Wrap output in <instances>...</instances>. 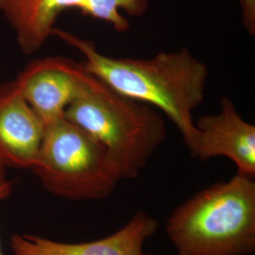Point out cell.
<instances>
[{
	"instance_id": "obj_5",
	"label": "cell",
	"mask_w": 255,
	"mask_h": 255,
	"mask_svg": "<svg viewBox=\"0 0 255 255\" xmlns=\"http://www.w3.org/2000/svg\"><path fill=\"white\" fill-rule=\"evenodd\" d=\"M146 7L147 0H0V10L15 29L19 45L27 53L35 52L45 43L64 9H81L84 14L110 23L122 32L129 25L119 9L137 16L143 14Z\"/></svg>"
},
{
	"instance_id": "obj_8",
	"label": "cell",
	"mask_w": 255,
	"mask_h": 255,
	"mask_svg": "<svg viewBox=\"0 0 255 255\" xmlns=\"http://www.w3.org/2000/svg\"><path fill=\"white\" fill-rule=\"evenodd\" d=\"M158 227L153 217L139 211L124 227L101 239L64 243L30 235H13L10 248L14 255H144L143 247Z\"/></svg>"
},
{
	"instance_id": "obj_13",
	"label": "cell",
	"mask_w": 255,
	"mask_h": 255,
	"mask_svg": "<svg viewBox=\"0 0 255 255\" xmlns=\"http://www.w3.org/2000/svg\"><path fill=\"white\" fill-rule=\"evenodd\" d=\"M144 255H156L154 254H145Z\"/></svg>"
},
{
	"instance_id": "obj_9",
	"label": "cell",
	"mask_w": 255,
	"mask_h": 255,
	"mask_svg": "<svg viewBox=\"0 0 255 255\" xmlns=\"http://www.w3.org/2000/svg\"><path fill=\"white\" fill-rule=\"evenodd\" d=\"M45 125L25 100L16 81L0 85V159L4 165L31 169Z\"/></svg>"
},
{
	"instance_id": "obj_7",
	"label": "cell",
	"mask_w": 255,
	"mask_h": 255,
	"mask_svg": "<svg viewBox=\"0 0 255 255\" xmlns=\"http://www.w3.org/2000/svg\"><path fill=\"white\" fill-rule=\"evenodd\" d=\"M218 115L202 117L191 154L201 160L224 156L237 165V173L255 178V127L240 117L228 98L221 100Z\"/></svg>"
},
{
	"instance_id": "obj_2",
	"label": "cell",
	"mask_w": 255,
	"mask_h": 255,
	"mask_svg": "<svg viewBox=\"0 0 255 255\" xmlns=\"http://www.w3.org/2000/svg\"><path fill=\"white\" fill-rule=\"evenodd\" d=\"M165 233L178 255H251L255 252V182L237 173L179 205Z\"/></svg>"
},
{
	"instance_id": "obj_10",
	"label": "cell",
	"mask_w": 255,
	"mask_h": 255,
	"mask_svg": "<svg viewBox=\"0 0 255 255\" xmlns=\"http://www.w3.org/2000/svg\"><path fill=\"white\" fill-rule=\"evenodd\" d=\"M242 9L243 24L250 34L255 33V0H238Z\"/></svg>"
},
{
	"instance_id": "obj_1",
	"label": "cell",
	"mask_w": 255,
	"mask_h": 255,
	"mask_svg": "<svg viewBox=\"0 0 255 255\" xmlns=\"http://www.w3.org/2000/svg\"><path fill=\"white\" fill-rule=\"evenodd\" d=\"M77 48L87 72L120 95L163 111L191 151L199 136L193 111L201 104L208 79L206 64L187 48L161 52L149 60L118 59L101 53L94 43L53 28L52 33Z\"/></svg>"
},
{
	"instance_id": "obj_12",
	"label": "cell",
	"mask_w": 255,
	"mask_h": 255,
	"mask_svg": "<svg viewBox=\"0 0 255 255\" xmlns=\"http://www.w3.org/2000/svg\"><path fill=\"white\" fill-rule=\"evenodd\" d=\"M6 166L2 163L1 159H0V184L7 182L8 179L6 178Z\"/></svg>"
},
{
	"instance_id": "obj_11",
	"label": "cell",
	"mask_w": 255,
	"mask_h": 255,
	"mask_svg": "<svg viewBox=\"0 0 255 255\" xmlns=\"http://www.w3.org/2000/svg\"><path fill=\"white\" fill-rule=\"evenodd\" d=\"M11 190H12V182H9V180L7 182L0 184V203L3 201H5L9 197ZM0 255H3L1 244H0Z\"/></svg>"
},
{
	"instance_id": "obj_3",
	"label": "cell",
	"mask_w": 255,
	"mask_h": 255,
	"mask_svg": "<svg viewBox=\"0 0 255 255\" xmlns=\"http://www.w3.org/2000/svg\"><path fill=\"white\" fill-rule=\"evenodd\" d=\"M64 119L104 146L121 180L136 179L166 132L151 106L120 95L90 73Z\"/></svg>"
},
{
	"instance_id": "obj_4",
	"label": "cell",
	"mask_w": 255,
	"mask_h": 255,
	"mask_svg": "<svg viewBox=\"0 0 255 255\" xmlns=\"http://www.w3.org/2000/svg\"><path fill=\"white\" fill-rule=\"evenodd\" d=\"M30 170L46 191L71 201L106 199L121 180L104 146L64 118L45 128Z\"/></svg>"
},
{
	"instance_id": "obj_6",
	"label": "cell",
	"mask_w": 255,
	"mask_h": 255,
	"mask_svg": "<svg viewBox=\"0 0 255 255\" xmlns=\"http://www.w3.org/2000/svg\"><path fill=\"white\" fill-rule=\"evenodd\" d=\"M88 74L83 64L51 57L28 64L15 81L46 128L64 118L65 110L82 89Z\"/></svg>"
}]
</instances>
